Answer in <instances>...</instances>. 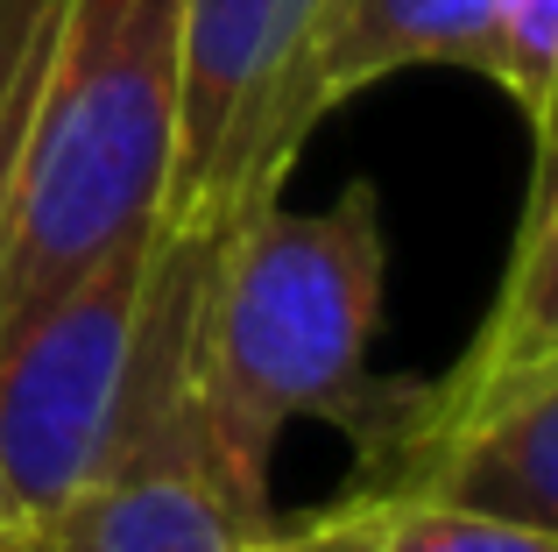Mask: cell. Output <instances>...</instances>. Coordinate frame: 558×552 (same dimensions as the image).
Listing matches in <instances>:
<instances>
[{
    "label": "cell",
    "instance_id": "1",
    "mask_svg": "<svg viewBox=\"0 0 558 552\" xmlns=\"http://www.w3.org/2000/svg\"><path fill=\"white\" fill-rule=\"evenodd\" d=\"M389 290L381 199L354 178L332 206H255L213 235L198 312V397L213 454L247 496L269 503L276 440L326 418L354 440L361 482H381L417 418L424 383H375L368 340Z\"/></svg>",
    "mask_w": 558,
    "mask_h": 552
},
{
    "label": "cell",
    "instance_id": "2",
    "mask_svg": "<svg viewBox=\"0 0 558 552\" xmlns=\"http://www.w3.org/2000/svg\"><path fill=\"white\" fill-rule=\"evenodd\" d=\"M178 164V0H64L8 235L0 326L163 227Z\"/></svg>",
    "mask_w": 558,
    "mask_h": 552
},
{
    "label": "cell",
    "instance_id": "3",
    "mask_svg": "<svg viewBox=\"0 0 558 552\" xmlns=\"http://www.w3.org/2000/svg\"><path fill=\"white\" fill-rule=\"evenodd\" d=\"M205 263H213V235L163 227L128 418L93 482L28 531L36 552H269L276 503L247 496L205 432V397H198Z\"/></svg>",
    "mask_w": 558,
    "mask_h": 552
},
{
    "label": "cell",
    "instance_id": "4",
    "mask_svg": "<svg viewBox=\"0 0 558 552\" xmlns=\"http://www.w3.org/2000/svg\"><path fill=\"white\" fill-rule=\"evenodd\" d=\"M326 0H178V164L163 227L227 235L276 206L312 142Z\"/></svg>",
    "mask_w": 558,
    "mask_h": 552
},
{
    "label": "cell",
    "instance_id": "5",
    "mask_svg": "<svg viewBox=\"0 0 558 552\" xmlns=\"http://www.w3.org/2000/svg\"><path fill=\"white\" fill-rule=\"evenodd\" d=\"M156 241L163 227L43 290L28 312L0 326V482L22 531L64 511L121 432L142 319H149Z\"/></svg>",
    "mask_w": 558,
    "mask_h": 552
},
{
    "label": "cell",
    "instance_id": "6",
    "mask_svg": "<svg viewBox=\"0 0 558 552\" xmlns=\"http://www.w3.org/2000/svg\"><path fill=\"white\" fill-rule=\"evenodd\" d=\"M381 482L558 539V355L466 404H424Z\"/></svg>",
    "mask_w": 558,
    "mask_h": 552
},
{
    "label": "cell",
    "instance_id": "7",
    "mask_svg": "<svg viewBox=\"0 0 558 552\" xmlns=\"http://www.w3.org/2000/svg\"><path fill=\"white\" fill-rule=\"evenodd\" d=\"M481 71L495 79V0H326L312 50V113H340L396 71Z\"/></svg>",
    "mask_w": 558,
    "mask_h": 552
},
{
    "label": "cell",
    "instance_id": "8",
    "mask_svg": "<svg viewBox=\"0 0 558 552\" xmlns=\"http://www.w3.org/2000/svg\"><path fill=\"white\" fill-rule=\"evenodd\" d=\"M269 552H558V539L460 511L403 482H361L312 517H276Z\"/></svg>",
    "mask_w": 558,
    "mask_h": 552
},
{
    "label": "cell",
    "instance_id": "9",
    "mask_svg": "<svg viewBox=\"0 0 558 552\" xmlns=\"http://www.w3.org/2000/svg\"><path fill=\"white\" fill-rule=\"evenodd\" d=\"M545 355H558V170L531 192V206H523L517 263H509L502 290H495L466 361L446 383H424V404H466L481 389L509 383V375L537 369Z\"/></svg>",
    "mask_w": 558,
    "mask_h": 552
},
{
    "label": "cell",
    "instance_id": "10",
    "mask_svg": "<svg viewBox=\"0 0 558 552\" xmlns=\"http://www.w3.org/2000/svg\"><path fill=\"white\" fill-rule=\"evenodd\" d=\"M57 14H64V0H0V235H8V206H14V178H22L28 121H36L43 64H50V43H57Z\"/></svg>",
    "mask_w": 558,
    "mask_h": 552
},
{
    "label": "cell",
    "instance_id": "11",
    "mask_svg": "<svg viewBox=\"0 0 558 552\" xmlns=\"http://www.w3.org/2000/svg\"><path fill=\"white\" fill-rule=\"evenodd\" d=\"M495 85L523 121H545L558 93V0H495Z\"/></svg>",
    "mask_w": 558,
    "mask_h": 552
},
{
    "label": "cell",
    "instance_id": "12",
    "mask_svg": "<svg viewBox=\"0 0 558 552\" xmlns=\"http://www.w3.org/2000/svg\"><path fill=\"white\" fill-rule=\"evenodd\" d=\"M558 170V93H551V107H545V121L531 128V192L545 184Z\"/></svg>",
    "mask_w": 558,
    "mask_h": 552
},
{
    "label": "cell",
    "instance_id": "13",
    "mask_svg": "<svg viewBox=\"0 0 558 552\" xmlns=\"http://www.w3.org/2000/svg\"><path fill=\"white\" fill-rule=\"evenodd\" d=\"M14 539H28V531L14 525V503H8V482H0V545H14Z\"/></svg>",
    "mask_w": 558,
    "mask_h": 552
},
{
    "label": "cell",
    "instance_id": "14",
    "mask_svg": "<svg viewBox=\"0 0 558 552\" xmlns=\"http://www.w3.org/2000/svg\"><path fill=\"white\" fill-rule=\"evenodd\" d=\"M0 552H36V539H14V545H0Z\"/></svg>",
    "mask_w": 558,
    "mask_h": 552
}]
</instances>
